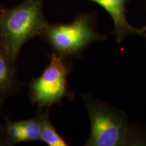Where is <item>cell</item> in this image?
Listing matches in <instances>:
<instances>
[{"instance_id":"9c48e42d","label":"cell","mask_w":146,"mask_h":146,"mask_svg":"<svg viewBox=\"0 0 146 146\" xmlns=\"http://www.w3.org/2000/svg\"><path fill=\"white\" fill-rule=\"evenodd\" d=\"M141 31L142 32V34H143V35L146 36V26L144 27L143 28L141 29Z\"/></svg>"},{"instance_id":"30bf717a","label":"cell","mask_w":146,"mask_h":146,"mask_svg":"<svg viewBox=\"0 0 146 146\" xmlns=\"http://www.w3.org/2000/svg\"><path fill=\"white\" fill-rule=\"evenodd\" d=\"M2 102H3L2 100H0V106H1V104H2ZM3 129V127H1V126H0V130H1V129Z\"/></svg>"},{"instance_id":"6da1fadb","label":"cell","mask_w":146,"mask_h":146,"mask_svg":"<svg viewBox=\"0 0 146 146\" xmlns=\"http://www.w3.org/2000/svg\"><path fill=\"white\" fill-rule=\"evenodd\" d=\"M49 25L42 0H25L15 8L0 10V39L16 60L25 43L42 35Z\"/></svg>"},{"instance_id":"5b68a950","label":"cell","mask_w":146,"mask_h":146,"mask_svg":"<svg viewBox=\"0 0 146 146\" xmlns=\"http://www.w3.org/2000/svg\"><path fill=\"white\" fill-rule=\"evenodd\" d=\"M41 123L42 112L33 118L19 121L5 118L3 131L8 145L39 140Z\"/></svg>"},{"instance_id":"8992f818","label":"cell","mask_w":146,"mask_h":146,"mask_svg":"<svg viewBox=\"0 0 146 146\" xmlns=\"http://www.w3.org/2000/svg\"><path fill=\"white\" fill-rule=\"evenodd\" d=\"M103 8L110 15L114 26V34L118 43L133 35L143 36L141 29L131 26L126 17L127 0H90Z\"/></svg>"},{"instance_id":"52a82bcc","label":"cell","mask_w":146,"mask_h":146,"mask_svg":"<svg viewBox=\"0 0 146 146\" xmlns=\"http://www.w3.org/2000/svg\"><path fill=\"white\" fill-rule=\"evenodd\" d=\"M16 61L0 39V100L2 101L22 85L16 77Z\"/></svg>"},{"instance_id":"ba28073f","label":"cell","mask_w":146,"mask_h":146,"mask_svg":"<svg viewBox=\"0 0 146 146\" xmlns=\"http://www.w3.org/2000/svg\"><path fill=\"white\" fill-rule=\"evenodd\" d=\"M39 140L44 142L49 146L69 145L68 142L66 141L62 137L60 136L51 123L49 118L48 109H47L45 112H42L41 131Z\"/></svg>"},{"instance_id":"3957f363","label":"cell","mask_w":146,"mask_h":146,"mask_svg":"<svg viewBox=\"0 0 146 146\" xmlns=\"http://www.w3.org/2000/svg\"><path fill=\"white\" fill-rule=\"evenodd\" d=\"M50 63L39 77L29 83L31 102L40 109L59 104L64 98L72 100L74 94L69 88L67 76L70 66L65 57L53 52Z\"/></svg>"},{"instance_id":"7a4b0ae2","label":"cell","mask_w":146,"mask_h":146,"mask_svg":"<svg viewBox=\"0 0 146 146\" xmlns=\"http://www.w3.org/2000/svg\"><path fill=\"white\" fill-rule=\"evenodd\" d=\"M91 123V131L85 145L120 146L139 143L135 139L125 114L106 104L85 95Z\"/></svg>"},{"instance_id":"277c9868","label":"cell","mask_w":146,"mask_h":146,"mask_svg":"<svg viewBox=\"0 0 146 146\" xmlns=\"http://www.w3.org/2000/svg\"><path fill=\"white\" fill-rule=\"evenodd\" d=\"M42 35L54 52L65 58L80 54L93 42L104 39L89 14H80L72 23L49 25Z\"/></svg>"}]
</instances>
